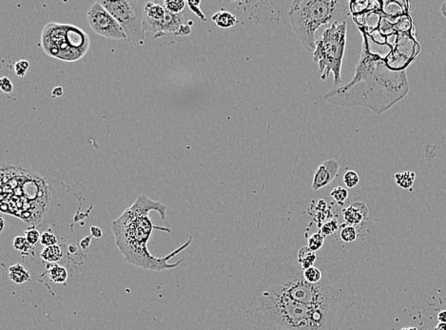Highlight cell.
I'll list each match as a JSON object with an SVG mask.
<instances>
[{
  "label": "cell",
  "instance_id": "2e32d148",
  "mask_svg": "<svg viewBox=\"0 0 446 330\" xmlns=\"http://www.w3.org/2000/svg\"><path fill=\"white\" fill-rule=\"evenodd\" d=\"M316 260H317V255L316 252L312 251L310 248H308L307 247L302 248L297 254V261L298 264L301 265L302 269L305 270L308 267L313 266L315 264Z\"/></svg>",
  "mask_w": 446,
  "mask_h": 330
},
{
  "label": "cell",
  "instance_id": "5bb4252c",
  "mask_svg": "<svg viewBox=\"0 0 446 330\" xmlns=\"http://www.w3.org/2000/svg\"><path fill=\"white\" fill-rule=\"evenodd\" d=\"M9 278L15 284L22 285L30 281V272L20 264H13L8 269Z\"/></svg>",
  "mask_w": 446,
  "mask_h": 330
},
{
  "label": "cell",
  "instance_id": "44dd1931",
  "mask_svg": "<svg viewBox=\"0 0 446 330\" xmlns=\"http://www.w3.org/2000/svg\"><path fill=\"white\" fill-rule=\"evenodd\" d=\"M163 5L169 12L173 14H181L185 10L186 2L184 0H167Z\"/></svg>",
  "mask_w": 446,
  "mask_h": 330
},
{
  "label": "cell",
  "instance_id": "836d02e7",
  "mask_svg": "<svg viewBox=\"0 0 446 330\" xmlns=\"http://www.w3.org/2000/svg\"><path fill=\"white\" fill-rule=\"evenodd\" d=\"M90 233H91V237L94 238H101L103 235V232L101 231V229H99L97 227H91L90 228Z\"/></svg>",
  "mask_w": 446,
  "mask_h": 330
},
{
  "label": "cell",
  "instance_id": "f35d334b",
  "mask_svg": "<svg viewBox=\"0 0 446 330\" xmlns=\"http://www.w3.org/2000/svg\"><path fill=\"white\" fill-rule=\"evenodd\" d=\"M402 330H418L416 328H404Z\"/></svg>",
  "mask_w": 446,
  "mask_h": 330
},
{
  "label": "cell",
  "instance_id": "d590c367",
  "mask_svg": "<svg viewBox=\"0 0 446 330\" xmlns=\"http://www.w3.org/2000/svg\"><path fill=\"white\" fill-rule=\"evenodd\" d=\"M438 321L439 323H446V310H442L439 314H438Z\"/></svg>",
  "mask_w": 446,
  "mask_h": 330
},
{
  "label": "cell",
  "instance_id": "4fadbf2b",
  "mask_svg": "<svg viewBox=\"0 0 446 330\" xmlns=\"http://www.w3.org/2000/svg\"><path fill=\"white\" fill-rule=\"evenodd\" d=\"M368 208L361 202H355L343 210L344 219L348 225L358 226L367 220Z\"/></svg>",
  "mask_w": 446,
  "mask_h": 330
},
{
  "label": "cell",
  "instance_id": "74e56055",
  "mask_svg": "<svg viewBox=\"0 0 446 330\" xmlns=\"http://www.w3.org/2000/svg\"><path fill=\"white\" fill-rule=\"evenodd\" d=\"M434 330H446V323H439Z\"/></svg>",
  "mask_w": 446,
  "mask_h": 330
},
{
  "label": "cell",
  "instance_id": "6da1fadb",
  "mask_svg": "<svg viewBox=\"0 0 446 330\" xmlns=\"http://www.w3.org/2000/svg\"><path fill=\"white\" fill-rule=\"evenodd\" d=\"M324 277L310 284L293 255L277 256L266 264L260 288L310 307L348 314L356 305L355 293L344 266L337 262L320 261Z\"/></svg>",
  "mask_w": 446,
  "mask_h": 330
},
{
  "label": "cell",
  "instance_id": "7a4b0ae2",
  "mask_svg": "<svg viewBox=\"0 0 446 330\" xmlns=\"http://www.w3.org/2000/svg\"><path fill=\"white\" fill-rule=\"evenodd\" d=\"M362 51L356 74L346 86L329 91L325 99L342 107H365L381 114L407 94L409 85L403 71L391 70L381 56L371 52L363 33Z\"/></svg>",
  "mask_w": 446,
  "mask_h": 330
},
{
  "label": "cell",
  "instance_id": "d6986e66",
  "mask_svg": "<svg viewBox=\"0 0 446 330\" xmlns=\"http://www.w3.org/2000/svg\"><path fill=\"white\" fill-rule=\"evenodd\" d=\"M49 278L55 284H63L68 279V271L64 266L55 264L48 268Z\"/></svg>",
  "mask_w": 446,
  "mask_h": 330
},
{
  "label": "cell",
  "instance_id": "ffe728a7",
  "mask_svg": "<svg viewBox=\"0 0 446 330\" xmlns=\"http://www.w3.org/2000/svg\"><path fill=\"white\" fill-rule=\"evenodd\" d=\"M324 277V273L322 270L321 265H313L311 267H308L304 270V278L305 281L310 284H317L322 281Z\"/></svg>",
  "mask_w": 446,
  "mask_h": 330
},
{
  "label": "cell",
  "instance_id": "f546056e",
  "mask_svg": "<svg viewBox=\"0 0 446 330\" xmlns=\"http://www.w3.org/2000/svg\"><path fill=\"white\" fill-rule=\"evenodd\" d=\"M29 68H30V62H29L28 60H25V59L18 60V61L14 64V74H15L17 77L22 78V77H24L26 76V74H27Z\"/></svg>",
  "mask_w": 446,
  "mask_h": 330
},
{
  "label": "cell",
  "instance_id": "3957f363",
  "mask_svg": "<svg viewBox=\"0 0 446 330\" xmlns=\"http://www.w3.org/2000/svg\"><path fill=\"white\" fill-rule=\"evenodd\" d=\"M156 211L161 215L162 220L166 219L167 207L160 202L153 201L145 195H140L129 209H126L118 219L112 222L111 231L115 238V243L123 254L126 262L146 270L163 271L177 267L183 260L175 264L168 263L169 260L181 253L191 244L190 237L187 242L176 250L165 257H155L148 248V242L151 239L154 230L171 232L167 228L153 225L149 214Z\"/></svg>",
  "mask_w": 446,
  "mask_h": 330
},
{
  "label": "cell",
  "instance_id": "83f0119b",
  "mask_svg": "<svg viewBox=\"0 0 446 330\" xmlns=\"http://www.w3.org/2000/svg\"><path fill=\"white\" fill-rule=\"evenodd\" d=\"M13 248L19 251V252H27L30 250L31 248V245L26 240V238L24 236H17L13 239Z\"/></svg>",
  "mask_w": 446,
  "mask_h": 330
},
{
  "label": "cell",
  "instance_id": "d4e9b609",
  "mask_svg": "<svg viewBox=\"0 0 446 330\" xmlns=\"http://www.w3.org/2000/svg\"><path fill=\"white\" fill-rule=\"evenodd\" d=\"M338 229H339V226H338L337 219L332 218V219H329L327 222H325L322 225V227L320 228V232L325 237H327V236H330V235L334 234L338 231Z\"/></svg>",
  "mask_w": 446,
  "mask_h": 330
},
{
  "label": "cell",
  "instance_id": "cb8c5ba5",
  "mask_svg": "<svg viewBox=\"0 0 446 330\" xmlns=\"http://www.w3.org/2000/svg\"><path fill=\"white\" fill-rule=\"evenodd\" d=\"M340 237L345 243L354 242L357 239V237H358V232L356 231L355 227L350 226V225H347L341 231Z\"/></svg>",
  "mask_w": 446,
  "mask_h": 330
},
{
  "label": "cell",
  "instance_id": "52a82bcc",
  "mask_svg": "<svg viewBox=\"0 0 446 330\" xmlns=\"http://www.w3.org/2000/svg\"><path fill=\"white\" fill-rule=\"evenodd\" d=\"M41 47L51 57L75 62L87 55L90 40L87 33L75 25L52 22L44 27Z\"/></svg>",
  "mask_w": 446,
  "mask_h": 330
},
{
  "label": "cell",
  "instance_id": "d6a6232c",
  "mask_svg": "<svg viewBox=\"0 0 446 330\" xmlns=\"http://www.w3.org/2000/svg\"><path fill=\"white\" fill-rule=\"evenodd\" d=\"M0 88L3 92L11 93L13 89V85H12L11 79L8 77H2L0 79Z\"/></svg>",
  "mask_w": 446,
  "mask_h": 330
},
{
  "label": "cell",
  "instance_id": "e0dca14e",
  "mask_svg": "<svg viewBox=\"0 0 446 330\" xmlns=\"http://www.w3.org/2000/svg\"><path fill=\"white\" fill-rule=\"evenodd\" d=\"M212 21L220 28H230L237 23V19L232 13L222 10L212 16Z\"/></svg>",
  "mask_w": 446,
  "mask_h": 330
},
{
  "label": "cell",
  "instance_id": "8fae6325",
  "mask_svg": "<svg viewBox=\"0 0 446 330\" xmlns=\"http://www.w3.org/2000/svg\"><path fill=\"white\" fill-rule=\"evenodd\" d=\"M340 165L336 160L329 159L318 167L312 181V189L318 190L327 187L339 174Z\"/></svg>",
  "mask_w": 446,
  "mask_h": 330
},
{
  "label": "cell",
  "instance_id": "4dcf8cb0",
  "mask_svg": "<svg viewBox=\"0 0 446 330\" xmlns=\"http://www.w3.org/2000/svg\"><path fill=\"white\" fill-rule=\"evenodd\" d=\"M57 237L55 236L54 233L49 232V231H45L41 234V238H40V244L44 246L45 248L47 247H51V246H55L57 245Z\"/></svg>",
  "mask_w": 446,
  "mask_h": 330
},
{
  "label": "cell",
  "instance_id": "5b68a950",
  "mask_svg": "<svg viewBox=\"0 0 446 330\" xmlns=\"http://www.w3.org/2000/svg\"><path fill=\"white\" fill-rule=\"evenodd\" d=\"M51 200L47 180L24 165H1V209L26 222L39 220Z\"/></svg>",
  "mask_w": 446,
  "mask_h": 330
},
{
  "label": "cell",
  "instance_id": "9a60e30c",
  "mask_svg": "<svg viewBox=\"0 0 446 330\" xmlns=\"http://www.w3.org/2000/svg\"><path fill=\"white\" fill-rule=\"evenodd\" d=\"M328 212L330 213V210L327 208V203L324 200H320L317 205L314 203V205H311L309 209V214L313 217L319 228L322 227L321 224L328 217Z\"/></svg>",
  "mask_w": 446,
  "mask_h": 330
},
{
  "label": "cell",
  "instance_id": "603a6c76",
  "mask_svg": "<svg viewBox=\"0 0 446 330\" xmlns=\"http://www.w3.org/2000/svg\"><path fill=\"white\" fill-rule=\"evenodd\" d=\"M396 182L399 186L403 187V188H409L413 185L414 179H415V174L412 172H403V173H397L395 175Z\"/></svg>",
  "mask_w": 446,
  "mask_h": 330
},
{
  "label": "cell",
  "instance_id": "f1b7e54d",
  "mask_svg": "<svg viewBox=\"0 0 446 330\" xmlns=\"http://www.w3.org/2000/svg\"><path fill=\"white\" fill-rule=\"evenodd\" d=\"M24 237L26 238V240L31 246H36L37 243L40 242V238H41V234L39 233V231H37L34 228H30L24 233Z\"/></svg>",
  "mask_w": 446,
  "mask_h": 330
},
{
  "label": "cell",
  "instance_id": "484cf974",
  "mask_svg": "<svg viewBox=\"0 0 446 330\" xmlns=\"http://www.w3.org/2000/svg\"><path fill=\"white\" fill-rule=\"evenodd\" d=\"M330 196L334 199L340 206H343L347 199L349 198V190L343 187H335L331 192Z\"/></svg>",
  "mask_w": 446,
  "mask_h": 330
},
{
  "label": "cell",
  "instance_id": "9c48e42d",
  "mask_svg": "<svg viewBox=\"0 0 446 330\" xmlns=\"http://www.w3.org/2000/svg\"><path fill=\"white\" fill-rule=\"evenodd\" d=\"M99 2L119 23L129 41L139 46L145 43L144 11L146 1L101 0Z\"/></svg>",
  "mask_w": 446,
  "mask_h": 330
},
{
  "label": "cell",
  "instance_id": "7c38bea8",
  "mask_svg": "<svg viewBox=\"0 0 446 330\" xmlns=\"http://www.w3.org/2000/svg\"><path fill=\"white\" fill-rule=\"evenodd\" d=\"M167 10L165 9L164 5H160L156 2L148 1L145 7L144 11V30L145 33H153V35L156 33L157 28L160 22L163 20L166 15Z\"/></svg>",
  "mask_w": 446,
  "mask_h": 330
},
{
  "label": "cell",
  "instance_id": "30bf717a",
  "mask_svg": "<svg viewBox=\"0 0 446 330\" xmlns=\"http://www.w3.org/2000/svg\"><path fill=\"white\" fill-rule=\"evenodd\" d=\"M88 22L94 33L108 39H127V35L119 23L107 11L99 1L94 2L87 12Z\"/></svg>",
  "mask_w": 446,
  "mask_h": 330
},
{
  "label": "cell",
  "instance_id": "8992f818",
  "mask_svg": "<svg viewBox=\"0 0 446 330\" xmlns=\"http://www.w3.org/2000/svg\"><path fill=\"white\" fill-rule=\"evenodd\" d=\"M351 3L347 0H295L289 18L295 33L307 51L314 52L315 33L324 25L345 22Z\"/></svg>",
  "mask_w": 446,
  "mask_h": 330
},
{
  "label": "cell",
  "instance_id": "ac0fdd59",
  "mask_svg": "<svg viewBox=\"0 0 446 330\" xmlns=\"http://www.w3.org/2000/svg\"><path fill=\"white\" fill-rule=\"evenodd\" d=\"M40 257L48 263H56L63 258V251L58 245L44 248Z\"/></svg>",
  "mask_w": 446,
  "mask_h": 330
},
{
  "label": "cell",
  "instance_id": "4316f807",
  "mask_svg": "<svg viewBox=\"0 0 446 330\" xmlns=\"http://www.w3.org/2000/svg\"><path fill=\"white\" fill-rule=\"evenodd\" d=\"M344 182L349 188L356 187L359 183V177L358 173L354 170H349L344 175Z\"/></svg>",
  "mask_w": 446,
  "mask_h": 330
},
{
  "label": "cell",
  "instance_id": "277c9868",
  "mask_svg": "<svg viewBox=\"0 0 446 330\" xmlns=\"http://www.w3.org/2000/svg\"><path fill=\"white\" fill-rule=\"evenodd\" d=\"M248 313L268 330H339L346 314L310 307L256 288Z\"/></svg>",
  "mask_w": 446,
  "mask_h": 330
},
{
  "label": "cell",
  "instance_id": "ba28073f",
  "mask_svg": "<svg viewBox=\"0 0 446 330\" xmlns=\"http://www.w3.org/2000/svg\"><path fill=\"white\" fill-rule=\"evenodd\" d=\"M347 23H335L324 32L320 40L316 42L313 59L321 72V79L326 80L329 74L334 76V84L342 81L341 71L347 45Z\"/></svg>",
  "mask_w": 446,
  "mask_h": 330
},
{
  "label": "cell",
  "instance_id": "7402d4cb",
  "mask_svg": "<svg viewBox=\"0 0 446 330\" xmlns=\"http://www.w3.org/2000/svg\"><path fill=\"white\" fill-rule=\"evenodd\" d=\"M325 239H326V237L321 232L314 233L307 240V244H308L307 248H310L312 251L316 252L324 246Z\"/></svg>",
  "mask_w": 446,
  "mask_h": 330
},
{
  "label": "cell",
  "instance_id": "8d00e7d4",
  "mask_svg": "<svg viewBox=\"0 0 446 330\" xmlns=\"http://www.w3.org/2000/svg\"><path fill=\"white\" fill-rule=\"evenodd\" d=\"M90 240H91V237H87V238H84L82 241H81V247L83 248H87L89 246V244H90Z\"/></svg>",
  "mask_w": 446,
  "mask_h": 330
},
{
  "label": "cell",
  "instance_id": "e575fe53",
  "mask_svg": "<svg viewBox=\"0 0 446 330\" xmlns=\"http://www.w3.org/2000/svg\"><path fill=\"white\" fill-rule=\"evenodd\" d=\"M63 94H64V89L62 87H56L53 89V92H52V95L55 98L61 97Z\"/></svg>",
  "mask_w": 446,
  "mask_h": 330
},
{
  "label": "cell",
  "instance_id": "1f68e13d",
  "mask_svg": "<svg viewBox=\"0 0 446 330\" xmlns=\"http://www.w3.org/2000/svg\"><path fill=\"white\" fill-rule=\"evenodd\" d=\"M200 3H201L200 1H187V2H186V4H187V5L189 6V8L191 9V11H194L196 13V15H197L198 17H200V19H201L202 21H206L207 19H206L204 13L202 12V11H201L200 8H199Z\"/></svg>",
  "mask_w": 446,
  "mask_h": 330
}]
</instances>
